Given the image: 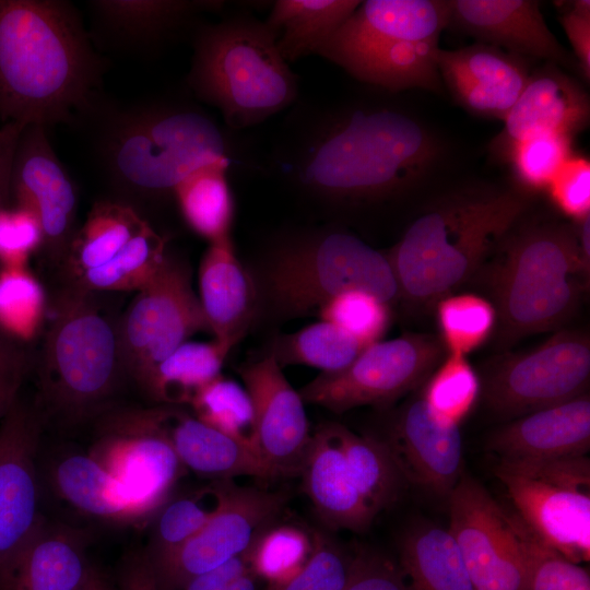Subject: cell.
<instances>
[{
	"label": "cell",
	"instance_id": "6da1fadb",
	"mask_svg": "<svg viewBox=\"0 0 590 590\" xmlns=\"http://www.w3.org/2000/svg\"><path fill=\"white\" fill-rule=\"evenodd\" d=\"M107 61L66 0H0V121L72 126L103 93Z\"/></svg>",
	"mask_w": 590,
	"mask_h": 590
},
{
	"label": "cell",
	"instance_id": "7a4b0ae2",
	"mask_svg": "<svg viewBox=\"0 0 590 590\" xmlns=\"http://www.w3.org/2000/svg\"><path fill=\"white\" fill-rule=\"evenodd\" d=\"M71 127L83 135L96 172L123 197L173 196L189 174L228 158L222 130L185 102L125 103L104 93Z\"/></svg>",
	"mask_w": 590,
	"mask_h": 590
},
{
	"label": "cell",
	"instance_id": "3957f363",
	"mask_svg": "<svg viewBox=\"0 0 590 590\" xmlns=\"http://www.w3.org/2000/svg\"><path fill=\"white\" fill-rule=\"evenodd\" d=\"M287 170L321 197L385 200L412 188L440 156L437 138L393 108H357L328 116L308 131Z\"/></svg>",
	"mask_w": 590,
	"mask_h": 590
},
{
	"label": "cell",
	"instance_id": "277c9868",
	"mask_svg": "<svg viewBox=\"0 0 590 590\" xmlns=\"http://www.w3.org/2000/svg\"><path fill=\"white\" fill-rule=\"evenodd\" d=\"M528 208L523 191H463L415 217L387 253L400 297L432 306L473 276Z\"/></svg>",
	"mask_w": 590,
	"mask_h": 590
},
{
	"label": "cell",
	"instance_id": "5b68a950",
	"mask_svg": "<svg viewBox=\"0 0 590 590\" xmlns=\"http://www.w3.org/2000/svg\"><path fill=\"white\" fill-rule=\"evenodd\" d=\"M496 250L488 284L502 342L557 329L575 314L590 267L574 223L514 227Z\"/></svg>",
	"mask_w": 590,
	"mask_h": 590
},
{
	"label": "cell",
	"instance_id": "8992f818",
	"mask_svg": "<svg viewBox=\"0 0 590 590\" xmlns=\"http://www.w3.org/2000/svg\"><path fill=\"white\" fill-rule=\"evenodd\" d=\"M187 83L232 128L262 122L296 98L295 74L264 22L235 16L199 25Z\"/></svg>",
	"mask_w": 590,
	"mask_h": 590
},
{
	"label": "cell",
	"instance_id": "52a82bcc",
	"mask_svg": "<svg viewBox=\"0 0 590 590\" xmlns=\"http://www.w3.org/2000/svg\"><path fill=\"white\" fill-rule=\"evenodd\" d=\"M90 292L74 287L58 300L38 365L44 420L63 424L92 416L113 396L123 370L118 331L97 309Z\"/></svg>",
	"mask_w": 590,
	"mask_h": 590
},
{
	"label": "cell",
	"instance_id": "ba28073f",
	"mask_svg": "<svg viewBox=\"0 0 590 590\" xmlns=\"http://www.w3.org/2000/svg\"><path fill=\"white\" fill-rule=\"evenodd\" d=\"M269 294L286 316L317 315L347 291L369 293L388 305L400 298L388 256L345 232H330L279 250L269 264Z\"/></svg>",
	"mask_w": 590,
	"mask_h": 590
},
{
	"label": "cell",
	"instance_id": "9c48e42d",
	"mask_svg": "<svg viewBox=\"0 0 590 590\" xmlns=\"http://www.w3.org/2000/svg\"><path fill=\"white\" fill-rule=\"evenodd\" d=\"M495 475L515 515L543 543L574 563L590 557V459H499Z\"/></svg>",
	"mask_w": 590,
	"mask_h": 590
},
{
	"label": "cell",
	"instance_id": "30bf717a",
	"mask_svg": "<svg viewBox=\"0 0 590 590\" xmlns=\"http://www.w3.org/2000/svg\"><path fill=\"white\" fill-rule=\"evenodd\" d=\"M446 349L430 334H404L366 346L343 370L320 374L299 393L304 402L335 413L363 405L384 406L427 380Z\"/></svg>",
	"mask_w": 590,
	"mask_h": 590
},
{
	"label": "cell",
	"instance_id": "8fae6325",
	"mask_svg": "<svg viewBox=\"0 0 590 590\" xmlns=\"http://www.w3.org/2000/svg\"><path fill=\"white\" fill-rule=\"evenodd\" d=\"M117 331L123 370L141 385L190 337L210 331L187 264L168 252L137 292Z\"/></svg>",
	"mask_w": 590,
	"mask_h": 590
},
{
	"label": "cell",
	"instance_id": "7c38bea8",
	"mask_svg": "<svg viewBox=\"0 0 590 590\" xmlns=\"http://www.w3.org/2000/svg\"><path fill=\"white\" fill-rule=\"evenodd\" d=\"M589 378L588 335L564 330L503 361L487 375L481 394L494 414L514 420L586 393Z\"/></svg>",
	"mask_w": 590,
	"mask_h": 590
},
{
	"label": "cell",
	"instance_id": "4fadbf2b",
	"mask_svg": "<svg viewBox=\"0 0 590 590\" xmlns=\"http://www.w3.org/2000/svg\"><path fill=\"white\" fill-rule=\"evenodd\" d=\"M449 498V532L474 590H528L527 565L511 514L462 474Z\"/></svg>",
	"mask_w": 590,
	"mask_h": 590
},
{
	"label": "cell",
	"instance_id": "5bb4252c",
	"mask_svg": "<svg viewBox=\"0 0 590 590\" xmlns=\"http://www.w3.org/2000/svg\"><path fill=\"white\" fill-rule=\"evenodd\" d=\"M284 492L229 482L220 510L170 555L150 563L158 590H178L190 579L248 551L285 509Z\"/></svg>",
	"mask_w": 590,
	"mask_h": 590
},
{
	"label": "cell",
	"instance_id": "9a60e30c",
	"mask_svg": "<svg viewBox=\"0 0 590 590\" xmlns=\"http://www.w3.org/2000/svg\"><path fill=\"white\" fill-rule=\"evenodd\" d=\"M44 423L37 402L21 393L0 421V571L43 518L37 459Z\"/></svg>",
	"mask_w": 590,
	"mask_h": 590
},
{
	"label": "cell",
	"instance_id": "2e32d148",
	"mask_svg": "<svg viewBox=\"0 0 590 590\" xmlns=\"http://www.w3.org/2000/svg\"><path fill=\"white\" fill-rule=\"evenodd\" d=\"M11 201L37 217L47 255L66 257L78 229V193L43 126L27 125L20 135L11 170Z\"/></svg>",
	"mask_w": 590,
	"mask_h": 590
},
{
	"label": "cell",
	"instance_id": "e0dca14e",
	"mask_svg": "<svg viewBox=\"0 0 590 590\" xmlns=\"http://www.w3.org/2000/svg\"><path fill=\"white\" fill-rule=\"evenodd\" d=\"M255 412V447L274 477L300 473L311 440L304 400L270 354L238 369Z\"/></svg>",
	"mask_w": 590,
	"mask_h": 590
},
{
	"label": "cell",
	"instance_id": "ac0fdd59",
	"mask_svg": "<svg viewBox=\"0 0 590 590\" xmlns=\"http://www.w3.org/2000/svg\"><path fill=\"white\" fill-rule=\"evenodd\" d=\"M88 455L153 515L172 498L187 471L168 440L134 410L111 417Z\"/></svg>",
	"mask_w": 590,
	"mask_h": 590
},
{
	"label": "cell",
	"instance_id": "d6986e66",
	"mask_svg": "<svg viewBox=\"0 0 590 590\" xmlns=\"http://www.w3.org/2000/svg\"><path fill=\"white\" fill-rule=\"evenodd\" d=\"M223 4L215 0H90L87 30L98 51L148 57L194 32L202 13Z\"/></svg>",
	"mask_w": 590,
	"mask_h": 590
},
{
	"label": "cell",
	"instance_id": "ffe728a7",
	"mask_svg": "<svg viewBox=\"0 0 590 590\" xmlns=\"http://www.w3.org/2000/svg\"><path fill=\"white\" fill-rule=\"evenodd\" d=\"M384 441L404 481L436 495L448 497L463 474L459 427L439 422L422 397L402 408Z\"/></svg>",
	"mask_w": 590,
	"mask_h": 590
},
{
	"label": "cell",
	"instance_id": "44dd1931",
	"mask_svg": "<svg viewBox=\"0 0 590 590\" xmlns=\"http://www.w3.org/2000/svg\"><path fill=\"white\" fill-rule=\"evenodd\" d=\"M589 118L583 87L557 64L546 62L530 73L489 149L504 161L509 149L524 139L547 133L573 138L588 126Z\"/></svg>",
	"mask_w": 590,
	"mask_h": 590
},
{
	"label": "cell",
	"instance_id": "7402d4cb",
	"mask_svg": "<svg viewBox=\"0 0 590 590\" xmlns=\"http://www.w3.org/2000/svg\"><path fill=\"white\" fill-rule=\"evenodd\" d=\"M434 59L453 98L487 118L503 120L530 76L527 59L483 43L456 50L438 48Z\"/></svg>",
	"mask_w": 590,
	"mask_h": 590
},
{
	"label": "cell",
	"instance_id": "603a6c76",
	"mask_svg": "<svg viewBox=\"0 0 590 590\" xmlns=\"http://www.w3.org/2000/svg\"><path fill=\"white\" fill-rule=\"evenodd\" d=\"M449 23L476 38L521 58L545 59L570 67L573 58L547 27L538 1L448 0Z\"/></svg>",
	"mask_w": 590,
	"mask_h": 590
},
{
	"label": "cell",
	"instance_id": "cb8c5ba5",
	"mask_svg": "<svg viewBox=\"0 0 590 590\" xmlns=\"http://www.w3.org/2000/svg\"><path fill=\"white\" fill-rule=\"evenodd\" d=\"M135 411L168 440L186 470L212 481H233L238 476L275 479L252 448L194 415L174 405Z\"/></svg>",
	"mask_w": 590,
	"mask_h": 590
},
{
	"label": "cell",
	"instance_id": "d4e9b609",
	"mask_svg": "<svg viewBox=\"0 0 590 590\" xmlns=\"http://www.w3.org/2000/svg\"><path fill=\"white\" fill-rule=\"evenodd\" d=\"M83 531L43 517L0 571V590H81L94 568Z\"/></svg>",
	"mask_w": 590,
	"mask_h": 590
},
{
	"label": "cell",
	"instance_id": "484cf974",
	"mask_svg": "<svg viewBox=\"0 0 590 590\" xmlns=\"http://www.w3.org/2000/svg\"><path fill=\"white\" fill-rule=\"evenodd\" d=\"M438 40H327L317 55L362 82L392 92L414 87L437 92L441 87L434 59Z\"/></svg>",
	"mask_w": 590,
	"mask_h": 590
},
{
	"label": "cell",
	"instance_id": "4316f807",
	"mask_svg": "<svg viewBox=\"0 0 590 590\" xmlns=\"http://www.w3.org/2000/svg\"><path fill=\"white\" fill-rule=\"evenodd\" d=\"M487 448L498 460L588 456L589 393L510 420L491 435Z\"/></svg>",
	"mask_w": 590,
	"mask_h": 590
},
{
	"label": "cell",
	"instance_id": "83f0119b",
	"mask_svg": "<svg viewBox=\"0 0 590 590\" xmlns=\"http://www.w3.org/2000/svg\"><path fill=\"white\" fill-rule=\"evenodd\" d=\"M318 517L334 530L366 531L377 517L354 485L333 423L318 427L300 473Z\"/></svg>",
	"mask_w": 590,
	"mask_h": 590
},
{
	"label": "cell",
	"instance_id": "f1b7e54d",
	"mask_svg": "<svg viewBox=\"0 0 590 590\" xmlns=\"http://www.w3.org/2000/svg\"><path fill=\"white\" fill-rule=\"evenodd\" d=\"M199 300L214 340L229 351L248 330L256 306L252 280L229 237L210 243L199 267Z\"/></svg>",
	"mask_w": 590,
	"mask_h": 590
},
{
	"label": "cell",
	"instance_id": "f546056e",
	"mask_svg": "<svg viewBox=\"0 0 590 590\" xmlns=\"http://www.w3.org/2000/svg\"><path fill=\"white\" fill-rule=\"evenodd\" d=\"M56 493L84 515L118 523L141 522L153 516L121 482L88 453H68L51 467Z\"/></svg>",
	"mask_w": 590,
	"mask_h": 590
},
{
	"label": "cell",
	"instance_id": "4dcf8cb0",
	"mask_svg": "<svg viewBox=\"0 0 590 590\" xmlns=\"http://www.w3.org/2000/svg\"><path fill=\"white\" fill-rule=\"evenodd\" d=\"M448 23V0H367L329 39L433 40Z\"/></svg>",
	"mask_w": 590,
	"mask_h": 590
},
{
	"label": "cell",
	"instance_id": "1f68e13d",
	"mask_svg": "<svg viewBox=\"0 0 590 590\" xmlns=\"http://www.w3.org/2000/svg\"><path fill=\"white\" fill-rule=\"evenodd\" d=\"M359 3L357 0H278L264 23L288 63L317 55Z\"/></svg>",
	"mask_w": 590,
	"mask_h": 590
},
{
	"label": "cell",
	"instance_id": "d6a6232c",
	"mask_svg": "<svg viewBox=\"0 0 590 590\" xmlns=\"http://www.w3.org/2000/svg\"><path fill=\"white\" fill-rule=\"evenodd\" d=\"M399 566L409 590H474L448 529L424 524L405 533Z\"/></svg>",
	"mask_w": 590,
	"mask_h": 590
},
{
	"label": "cell",
	"instance_id": "836d02e7",
	"mask_svg": "<svg viewBox=\"0 0 590 590\" xmlns=\"http://www.w3.org/2000/svg\"><path fill=\"white\" fill-rule=\"evenodd\" d=\"M150 225L133 206L113 199L96 201L74 233L66 259L80 278L117 256Z\"/></svg>",
	"mask_w": 590,
	"mask_h": 590
},
{
	"label": "cell",
	"instance_id": "e575fe53",
	"mask_svg": "<svg viewBox=\"0 0 590 590\" xmlns=\"http://www.w3.org/2000/svg\"><path fill=\"white\" fill-rule=\"evenodd\" d=\"M228 167L229 158L200 167L173 191L185 222L209 243L229 237L234 201L227 179Z\"/></svg>",
	"mask_w": 590,
	"mask_h": 590
},
{
	"label": "cell",
	"instance_id": "d590c367",
	"mask_svg": "<svg viewBox=\"0 0 590 590\" xmlns=\"http://www.w3.org/2000/svg\"><path fill=\"white\" fill-rule=\"evenodd\" d=\"M228 352L215 340L187 341L166 356L142 386L166 405L190 404L203 387L222 375Z\"/></svg>",
	"mask_w": 590,
	"mask_h": 590
},
{
	"label": "cell",
	"instance_id": "8d00e7d4",
	"mask_svg": "<svg viewBox=\"0 0 590 590\" xmlns=\"http://www.w3.org/2000/svg\"><path fill=\"white\" fill-rule=\"evenodd\" d=\"M351 479L367 506L377 516L392 506L404 482L386 442L357 435L333 423Z\"/></svg>",
	"mask_w": 590,
	"mask_h": 590
},
{
	"label": "cell",
	"instance_id": "74e56055",
	"mask_svg": "<svg viewBox=\"0 0 590 590\" xmlns=\"http://www.w3.org/2000/svg\"><path fill=\"white\" fill-rule=\"evenodd\" d=\"M231 481H212L186 495L170 498L156 514L149 550L155 563L182 546L220 510Z\"/></svg>",
	"mask_w": 590,
	"mask_h": 590
},
{
	"label": "cell",
	"instance_id": "f35d334b",
	"mask_svg": "<svg viewBox=\"0 0 590 590\" xmlns=\"http://www.w3.org/2000/svg\"><path fill=\"white\" fill-rule=\"evenodd\" d=\"M364 349L335 324L320 320L279 337L270 355L281 367L306 365L320 369L322 374H332L346 368Z\"/></svg>",
	"mask_w": 590,
	"mask_h": 590
},
{
	"label": "cell",
	"instance_id": "ab89813d",
	"mask_svg": "<svg viewBox=\"0 0 590 590\" xmlns=\"http://www.w3.org/2000/svg\"><path fill=\"white\" fill-rule=\"evenodd\" d=\"M167 253L166 239L150 224L110 261L83 273L76 287L138 292L154 276Z\"/></svg>",
	"mask_w": 590,
	"mask_h": 590
},
{
	"label": "cell",
	"instance_id": "60d3db41",
	"mask_svg": "<svg viewBox=\"0 0 590 590\" xmlns=\"http://www.w3.org/2000/svg\"><path fill=\"white\" fill-rule=\"evenodd\" d=\"M481 391L480 378L467 357L447 353L427 378L421 397L439 422L459 427Z\"/></svg>",
	"mask_w": 590,
	"mask_h": 590
},
{
	"label": "cell",
	"instance_id": "b9f144b4",
	"mask_svg": "<svg viewBox=\"0 0 590 590\" xmlns=\"http://www.w3.org/2000/svg\"><path fill=\"white\" fill-rule=\"evenodd\" d=\"M189 405L198 420L241 441L257 452L255 412L250 396L244 385L220 375L203 387Z\"/></svg>",
	"mask_w": 590,
	"mask_h": 590
},
{
	"label": "cell",
	"instance_id": "7bdbcfd3",
	"mask_svg": "<svg viewBox=\"0 0 590 590\" xmlns=\"http://www.w3.org/2000/svg\"><path fill=\"white\" fill-rule=\"evenodd\" d=\"M45 292L27 267H0V332L25 344L40 329Z\"/></svg>",
	"mask_w": 590,
	"mask_h": 590
},
{
	"label": "cell",
	"instance_id": "ee69618b",
	"mask_svg": "<svg viewBox=\"0 0 590 590\" xmlns=\"http://www.w3.org/2000/svg\"><path fill=\"white\" fill-rule=\"evenodd\" d=\"M435 307L447 353L465 356L481 346L496 327L494 305L480 295L450 294L439 299Z\"/></svg>",
	"mask_w": 590,
	"mask_h": 590
},
{
	"label": "cell",
	"instance_id": "f6af8a7d",
	"mask_svg": "<svg viewBox=\"0 0 590 590\" xmlns=\"http://www.w3.org/2000/svg\"><path fill=\"white\" fill-rule=\"evenodd\" d=\"M312 548V531L293 524L273 523L251 545V567L262 582H267V587L278 586L303 567Z\"/></svg>",
	"mask_w": 590,
	"mask_h": 590
},
{
	"label": "cell",
	"instance_id": "bcb514c9",
	"mask_svg": "<svg viewBox=\"0 0 590 590\" xmlns=\"http://www.w3.org/2000/svg\"><path fill=\"white\" fill-rule=\"evenodd\" d=\"M511 518L526 559L528 590H590L587 569L543 543L515 514Z\"/></svg>",
	"mask_w": 590,
	"mask_h": 590
},
{
	"label": "cell",
	"instance_id": "7dc6e473",
	"mask_svg": "<svg viewBox=\"0 0 590 590\" xmlns=\"http://www.w3.org/2000/svg\"><path fill=\"white\" fill-rule=\"evenodd\" d=\"M571 140L562 134H540L514 144L504 162L526 191L546 190L558 170L573 155Z\"/></svg>",
	"mask_w": 590,
	"mask_h": 590
},
{
	"label": "cell",
	"instance_id": "c3c4849f",
	"mask_svg": "<svg viewBox=\"0 0 590 590\" xmlns=\"http://www.w3.org/2000/svg\"><path fill=\"white\" fill-rule=\"evenodd\" d=\"M352 335L365 347L381 340L390 324V305L363 291H347L327 302L317 312Z\"/></svg>",
	"mask_w": 590,
	"mask_h": 590
},
{
	"label": "cell",
	"instance_id": "681fc988",
	"mask_svg": "<svg viewBox=\"0 0 590 590\" xmlns=\"http://www.w3.org/2000/svg\"><path fill=\"white\" fill-rule=\"evenodd\" d=\"M314 548L303 567L288 580L266 590H344L353 573L355 554L334 540L312 531Z\"/></svg>",
	"mask_w": 590,
	"mask_h": 590
},
{
	"label": "cell",
	"instance_id": "f907efd6",
	"mask_svg": "<svg viewBox=\"0 0 590 590\" xmlns=\"http://www.w3.org/2000/svg\"><path fill=\"white\" fill-rule=\"evenodd\" d=\"M42 246L40 224L28 209L11 203L0 211V267H27Z\"/></svg>",
	"mask_w": 590,
	"mask_h": 590
},
{
	"label": "cell",
	"instance_id": "816d5d0a",
	"mask_svg": "<svg viewBox=\"0 0 590 590\" xmlns=\"http://www.w3.org/2000/svg\"><path fill=\"white\" fill-rule=\"evenodd\" d=\"M553 203L564 214L578 220L590 213V163L573 154L547 187Z\"/></svg>",
	"mask_w": 590,
	"mask_h": 590
},
{
	"label": "cell",
	"instance_id": "f5cc1de1",
	"mask_svg": "<svg viewBox=\"0 0 590 590\" xmlns=\"http://www.w3.org/2000/svg\"><path fill=\"white\" fill-rule=\"evenodd\" d=\"M344 590H409L400 566L382 553H355L352 576Z\"/></svg>",
	"mask_w": 590,
	"mask_h": 590
},
{
	"label": "cell",
	"instance_id": "db71d44e",
	"mask_svg": "<svg viewBox=\"0 0 590 590\" xmlns=\"http://www.w3.org/2000/svg\"><path fill=\"white\" fill-rule=\"evenodd\" d=\"M249 550L190 579L178 590H260L262 580L251 567Z\"/></svg>",
	"mask_w": 590,
	"mask_h": 590
},
{
	"label": "cell",
	"instance_id": "11a10c76",
	"mask_svg": "<svg viewBox=\"0 0 590 590\" xmlns=\"http://www.w3.org/2000/svg\"><path fill=\"white\" fill-rule=\"evenodd\" d=\"M31 368V356L23 343L0 332V421L21 393Z\"/></svg>",
	"mask_w": 590,
	"mask_h": 590
},
{
	"label": "cell",
	"instance_id": "9f6ffc18",
	"mask_svg": "<svg viewBox=\"0 0 590 590\" xmlns=\"http://www.w3.org/2000/svg\"><path fill=\"white\" fill-rule=\"evenodd\" d=\"M560 23L573 47L575 58L587 81L590 79V1L575 0L569 2Z\"/></svg>",
	"mask_w": 590,
	"mask_h": 590
},
{
	"label": "cell",
	"instance_id": "6f0895ef",
	"mask_svg": "<svg viewBox=\"0 0 590 590\" xmlns=\"http://www.w3.org/2000/svg\"><path fill=\"white\" fill-rule=\"evenodd\" d=\"M25 125L9 121L0 127V211L10 205L11 170L15 149Z\"/></svg>",
	"mask_w": 590,
	"mask_h": 590
},
{
	"label": "cell",
	"instance_id": "680465c9",
	"mask_svg": "<svg viewBox=\"0 0 590 590\" xmlns=\"http://www.w3.org/2000/svg\"><path fill=\"white\" fill-rule=\"evenodd\" d=\"M118 590H158L144 552H132L123 559Z\"/></svg>",
	"mask_w": 590,
	"mask_h": 590
},
{
	"label": "cell",
	"instance_id": "91938a15",
	"mask_svg": "<svg viewBox=\"0 0 590 590\" xmlns=\"http://www.w3.org/2000/svg\"><path fill=\"white\" fill-rule=\"evenodd\" d=\"M91 590H113L106 579L95 569L92 581Z\"/></svg>",
	"mask_w": 590,
	"mask_h": 590
},
{
	"label": "cell",
	"instance_id": "94428289",
	"mask_svg": "<svg viewBox=\"0 0 590 590\" xmlns=\"http://www.w3.org/2000/svg\"><path fill=\"white\" fill-rule=\"evenodd\" d=\"M94 571H95V570H94ZM93 574H94V573H93ZM92 577H93V575H92ZM92 577H91V579L88 580V582L86 583V586H85L83 589H81V590H91V581H92Z\"/></svg>",
	"mask_w": 590,
	"mask_h": 590
}]
</instances>
